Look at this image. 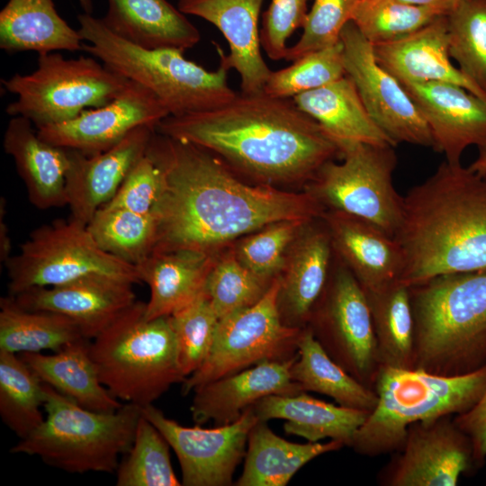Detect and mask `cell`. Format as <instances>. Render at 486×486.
<instances>
[{"label": "cell", "mask_w": 486, "mask_h": 486, "mask_svg": "<svg viewBox=\"0 0 486 486\" xmlns=\"http://www.w3.org/2000/svg\"><path fill=\"white\" fill-rule=\"evenodd\" d=\"M46 417L10 452L40 457L70 473L113 472L130 448L140 407L124 403L112 412L83 408L44 383Z\"/></svg>", "instance_id": "cell-8"}, {"label": "cell", "mask_w": 486, "mask_h": 486, "mask_svg": "<svg viewBox=\"0 0 486 486\" xmlns=\"http://www.w3.org/2000/svg\"><path fill=\"white\" fill-rule=\"evenodd\" d=\"M393 146L356 144L340 153L343 160L326 162L309 182L310 192L325 208L365 220L394 238L403 212V196L392 176Z\"/></svg>", "instance_id": "cell-11"}, {"label": "cell", "mask_w": 486, "mask_h": 486, "mask_svg": "<svg viewBox=\"0 0 486 486\" xmlns=\"http://www.w3.org/2000/svg\"><path fill=\"white\" fill-rule=\"evenodd\" d=\"M81 8L83 9V13L92 14L94 10V4L93 0H77Z\"/></svg>", "instance_id": "cell-53"}, {"label": "cell", "mask_w": 486, "mask_h": 486, "mask_svg": "<svg viewBox=\"0 0 486 486\" xmlns=\"http://www.w3.org/2000/svg\"><path fill=\"white\" fill-rule=\"evenodd\" d=\"M359 0H313L308 11L302 33L288 47L285 60L294 61L308 53L337 45L345 25Z\"/></svg>", "instance_id": "cell-46"}, {"label": "cell", "mask_w": 486, "mask_h": 486, "mask_svg": "<svg viewBox=\"0 0 486 486\" xmlns=\"http://www.w3.org/2000/svg\"><path fill=\"white\" fill-rule=\"evenodd\" d=\"M4 266L10 295L95 274L140 283L135 266L103 250L86 225L71 217L32 230Z\"/></svg>", "instance_id": "cell-10"}, {"label": "cell", "mask_w": 486, "mask_h": 486, "mask_svg": "<svg viewBox=\"0 0 486 486\" xmlns=\"http://www.w3.org/2000/svg\"><path fill=\"white\" fill-rule=\"evenodd\" d=\"M170 446L141 414L134 439L116 469L117 486H180L173 470Z\"/></svg>", "instance_id": "cell-39"}, {"label": "cell", "mask_w": 486, "mask_h": 486, "mask_svg": "<svg viewBox=\"0 0 486 486\" xmlns=\"http://www.w3.org/2000/svg\"><path fill=\"white\" fill-rule=\"evenodd\" d=\"M486 388V365L459 376L381 365L374 384L378 400L356 432L351 447L364 456L399 451L408 428L418 421L469 410Z\"/></svg>", "instance_id": "cell-5"}, {"label": "cell", "mask_w": 486, "mask_h": 486, "mask_svg": "<svg viewBox=\"0 0 486 486\" xmlns=\"http://www.w3.org/2000/svg\"><path fill=\"white\" fill-rule=\"evenodd\" d=\"M470 437L454 416L418 421L408 428L401 448L377 476L385 486H455L474 472Z\"/></svg>", "instance_id": "cell-16"}, {"label": "cell", "mask_w": 486, "mask_h": 486, "mask_svg": "<svg viewBox=\"0 0 486 486\" xmlns=\"http://www.w3.org/2000/svg\"><path fill=\"white\" fill-rule=\"evenodd\" d=\"M478 157L469 167L478 175L486 177V143L478 147Z\"/></svg>", "instance_id": "cell-52"}, {"label": "cell", "mask_w": 486, "mask_h": 486, "mask_svg": "<svg viewBox=\"0 0 486 486\" xmlns=\"http://www.w3.org/2000/svg\"><path fill=\"white\" fill-rule=\"evenodd\" d=\"M264 0H178L177 8L185 15L200 17L218 28L228 42L230 52L218 47L220 65L235 69L240 78V92L264 91L271 73L261 52L258 20Z\"/></svg>", "instance_id": "cell-21"}, {"label": "cell", "mask_w": 486, "mask_h": 486, "mask_svg": "<svg viewBox=\"0 0 486 486\" xmlns=\"http://www.w3.org/2000/svg\"><path fill=\"white\" fill-rule=\"evenodd\" d=\"M100 18L114 35L138 47L185 51L201 40L199 30L167 0H107Z\"/></svg>", "instance_id": "cell-28"}, {"label": "cell", "mask_w": 486, "mask_h": 486, "mask_svg": "<svg viewBox=\"0 0 486 486\" xmlns=\"http://www.w3.org/2000/svg\"><path fill=\"white\" fill-rule=\"evenodd\" d=\"M346 75L343 48L337 45L313 51L292 61L291 66L271 71L264 92L291 98L330 84Z\"/></svg>", "instance_id": "cell-43"}, {"label": "cell", "mask_w": 486, "mask_h": 486, "mask_svg": "<svg viewBox=\"0 0 486 486\" xmlns=\"http://www.w3.org/2000/svg\"><path fill=\"white\" fill-rule=\"evenodd\" d=\"M319 220L302 229L280 274L277 306L283 323L290 328H306L330 274L332 242L326 224Z\"/></svg>", "instance_id": "cell-23"}, {"label": "cell", "mask_w": 486, "mask_h": 486, "mask_svg": "<svg viewBox=\"0 0 486 486\" xmlns=\"http://www.w3.org/2000/svg\"><path fill=\"white\" fill-rule=\"evenodd\" d=\"M344 446L338 440L289 442L277 436L267 421L258 419L248 434L244 468L236 485L285 486L306 464Z\"/></svg>", "instance_id": "cell-33"}, {"label": "cell", "mask_w": 486, "mask_h": 486, "mask_svg": "<svg viewBox=\"0 0 486 486\" xmlns=\"http://www.w3.org/2000/svg\"><path fill=\"white\" fill-rule=\"evenodd\" d=\"M160 168L145 154L130 170L114 196L104 206L151 212L163 190Z\"/></svg>", "instance_id": "cell-47"}, {"label": "cell", "mask_w": 486, "mask_h": 486, "mask_svg": "<svg viewBox=\"0 0 486 486\" xmlns=\"http://www.w3.org/2000/svg\"><path fill=\"white\" fill-rule=\"evenodd\" d=\"M99 61L85 56L66 58L57 52L39 55L32 73L1 80L4 89L17 96L6 106V113L27 118L40 129L109 104L130 81Z\"/></svg>", "instance_id": "cell-9"}, {"label": "cell", "mask_w": 486, "mask_h": 486, "mask_svg": "<svg viewBox=\"0 0 486 486\" xmlns=\"http://www.w3.org/2000/svg\"><path fill=\"white\" fill-rule=\"evenodd\" d=\"M272 282L254 274L230 251L220 257L217 256L203 291L221 320L259 302Z\"/></svg>", "instance_id": "cell-42"}, {"label": "cell", "mask_w": 486, "mask_h": 486, "mask_svg": "<svg viewBox=\"0 0 486 486\" xmlns=\"http://www.w3.org/2000/svg\"><path fill=\"white\" fill-rule=\"evenodd\" d=\"M334 254L351 271L365 292L400 281L404 256L396 239L376 225L341 212L321 215Z\"/></svg>", "instance_id": "cell-22"}, {"label": "cell", "mask_w": 486, "mask_h": 486, "mask_svg": "<svg viewBox=\"0 0 486 486\" xmlns=\"http://www.w3.org/2000/svg\"><path fill=\"white\" fill-rule=\"evenodd\" d=\"M82 338L79 326L65 315L25 310L10 294L0 300V350L17 355L57 352Z\"/></svg>", "instance_id": "cell-35"}, {"label": "cell", "mask_w": 486, "mask_h": 486, "mask_svg": "<svg viewBox=\"0 0 486 486\" xmlns=\"http://www.w3.org/2000/svg\"><path fill=\"white\" fill-rule=\"evenodd\" d=\"M146 154L164 178L152 210L158 222L153 252L216 254L220 246L271 223L310 221L326 211L308 191L290 193L268 184H247L213 153L157 130Z\"/></svg>", "instance_id": "cell-1"}, {"label": "cell", "mask_w": 486, "mask_h": 486, "mask_svg": "<svg viewBox=\"0 0 486 486\" xmlns=\"http://www.w3.org/2000/svg\"><path fill=\"white\" fill-rule=\"evenodd\" d=\"M90 340L82 338L54 354L18 356L46 384L85 409L112 412L123 404L101 382L89 353Z\"/></svg>", "instance_id": "cell-31"}, {"label": "cell", "mask_w": 486, "mask_h": 486, "mask_svg": "<svg viewBox=\"0 0 486 486\" xmlns=\"http://www.w3.org/2000/svg\"><path fill=\"white\" fill-rule=\"evenodd\" d=\"M156 130L203 148L261 184L310 182L339 155L335 143L291 98L237 92L202 112L168 115Z\"/></svg>", "instance_id": "cell-2"}, {"label": "cell", "mask_w": 486, "mask_h": 486, "mask_svg": "<svg viewBox=\"0 0 486 486\" xmlns=\"http://www.w3.org/2000/svg\"><path fill=\"white\" fill-rule=\"evenodd\" d=\"M446 19L450 58L486 94V0H462Z\"/></svg>", "instance_id": "cell-40"}, {"label": "cell", "mask_w": 486, "mask_h": 486, "mask_svg": "<svg viewBox=\"0 0 486 486\" xmlns=\"http://www.w3.org/2000/svg\"><path fill=\"white\" fill-rule=\"evenodd\" d=\"M83 39L57 12L53 0H8L0 11V49L12 55L82 50Z\"/></svg>", "instance_id": "cell-32"}, {"label": "cell", "mask_w": 486, "mask_h": 486, "mask_svg": "<svg viewBox=\"0 0 486 486\" xmlns=\"http://www.w3.org/2000/svg\"><path fill=\"white\" fill-rule=\"evenodd\" d=\"M252 410L259 420L284 419V430L309 442L329 438L350 446L369 411L351 409L311 397L306 392L266 396Z\"/></svg>", "instance_id": "cell-30"}, {"label": "cell", "mask_w": 486, "mask_h": 486, "mask_svg": "<svg viewBox=\"0 0 486 486\" xmlns=\"http://www.w3.org/2000/svg\"><path fill=\"white\" fill-rule=\"evenodd\" d=\"M346 74L372 119L397 146L434 147L430 130L401 84L376 61L372 44L348 22L340 34Z\"/></svg>", "instance_id": "cell-15"}, {"label": "cell", "mask_w": 486, "mask_h": 486, "mask_svg": "<svg viewBox=\"0 0 486 486\" xmlns=\"http://www.w3.org/2000/svg\"><path fill=\"white\" fill-rule=\"evenodd\" d=\"M413 368L443 376L486 365V271L443 274L409 286Z\"/></svg>", "instance_id": "cell-4"}, {"label": "cell", "mask_w": 486, "mask_h": 486, "mask_svg": "<svg viewBox=\"0 0 486 486\" xmlns=\"http://www.w3.org/2000/svg\"><path fill=\"white\" fill-rule=\"evenodd\" d=\"M145 309L136 301L89 342L101 382L117 400L140 408L185 380L170 316L147 320Z\"/></svg>", "instance_id": "cell-7"}, {"label": "cell", "mask_w": 486, "mask_h": 486, "mask_svg": "<svg viewBox=\"0 0 486 486\" xmlns=\"http://www.w3.org/2000/svg\"><path fill=\"white\" fill-rule=\"evenodd\" d=\"M141 414L163 435L181 467L184 486H230L237 466L245 457L248 434L258 420L252 408L234 422L203 428L184 427L149 404Z\"/></svg>", "instance_id": "cell-14"}, {"label": "cell", "mask_w": 486, "mask_h": 486, "mask_svg": "<svg viewBox=\"0 0 486 486\" xmlns=\"http://www.w3.org/2000/svg\"><path fill=\"white\" fill-rule=\"evenodd\" d=\"M33 126L27 118L13 116L4 134V149L13 158L32 204L40 210L66 206L68 149L40 139Z\"/></svg>", "instance_id": "cell-26"}, {"label": "cell", "mask_w": 486, "mask_h": 486, "mask_svg": "<svg viewBox=\"0 0 486 486\" xmlns=\"http://www.w3.org/2000/svg\"><path fill=\"white\" fill-rule=\"evenodd\" d=\"M424 117L433 148L451 164L461 163L470 146L486 143V102L446 82L400 81Z\"/></svg>", "instance_id": "cell-19"}, {"label": "cell", "mask_w": 486, "mask_h": 486, "mask_svg": "<svg viewBox=\"0 0 486 486\" xmlns=\"http://www.w3.org/2000/svg\"><path fill=\"white\" fill-rule=\"evenodd\" d=\"M296 357L262 362L196 387L190 407L193 420L198 425L211 420L217 426L230 424L266 396L304 392L291 377Z\"/></svg>", "instance_id": "cell-24"}, {"label": "cell", "mask_w": 486, "mask_h": 486, "mask_svg": "<svg viewBox=\"0 0 486 486\" xmlns=\"http://www.w3.org/2000/svg\"><path fill=\"white\" fill-rule=\"evenodd\" d=\"M404 3L434 10L440 15L450 14L462 0H400Z\"/></svg>", "instance_id": "cell-50"}, {"label": "cell", "mask_w": 486, "mask_h": 486, "mask_svg": "<svg viewBox=\"0 0 486 486\" xmlns=\"http://www.w3.org/2000/svg\"><path fill=\"white\" fill-rule=\"evenodd\" d=\"M364 292L381 365L413 368L414 320L409 286L397 281Z\"/></svg>", "instance_id": "cell-36"}, {"label": "cell", "mask_w": 486, "mask_h": 486, "mask_svg": "<svg viewBox=\"0 0 486 486\" xmlns=\"http://www.w3.org/2000/svg\"><path fill=\"white\" fill-rule=\"evenodd\" d=\"M394 238L404 256L400 282L486 271V177L443 161L403 196Z\"/></svg>", "instance_id": "cell-3"}, {"label": "cell", "mask_w": 486, "mask_h": 486, "mask_svg": "<svg viewBox=\"0 0 486 486\" xmlns=\"http://www.w3.org/2000/svg\"><path fill=\"white\" fill-rule=\"evenodd\" d=\"M134 284L107 276L88 275L55 286L33 287L12 295L29 310L65 315L92 340L137 300Z\"/></svg>", "instance_id": "cell-18"}, {"label": "cell", "mask_w": 486, "mask_h": 486, "mask_svg": "<svg viewBox=\"0 0 486 486\" xmlns=\"http://www.w3.org/2000/svg\"><path fill=\"white\" fill-rule=\"evenodd\" d=\"M82 50L108 68L151 91L169 115L180 116L218 108L237 92L228 82L229 70L220 65L210 71L184 57L178 49L148 50L114 35L100 18L77 15Z\"/></svg>", "instance_id": "cell-6"}, {"label": "cell", "mask_w": 486, "mask_h": 486, "mask_svg": "<svg viewBox=\"0 0 486 486\" xmlns=\"http://www.w3.org/2000/svg\"><path fill=\"white\" fill-rule=\"evenodd\" d=\"M168 115L151 91L130 81L109 104L37 131L40 139L52 145L93 156L114 147L139 126L157 127Z\"/></svg>", "instance_id": "cell-17"}, {"label": "cell", "mask_w": 486, "mask_h": 486, "mask_svg": "<svg viewBox=\"0 0 486 486\" xmlns=\"http://www.w3.org/2000/svg\"><path fill=\"white\" fill-rule=\"evenodd\" d=\"M44 382L17 354L0 350V416L20 439L44 420Z\"/></svg>", "instance_id": "cell-37"}, {"label": "cell", "mask_w": 486, "mask_h": 486, "mask_svg": "<svg viewBox=\"0 0 486 486\" xmlns=\"http://www.w3.org/2000/svg\"><path fill=\"white\" fill-rule=\"evenodd\" d=\"M280 283L279 274L259 302L220 320L207 359L182 382L183 395L259 363L285 361L296 356L303 328L283 323L277 306Z\"/></svg>", "instance_id": "cell-12"}, {"label": "cell", "mask_w": 486, "mask_h": 486, "mask_svg": "<svg viewBox=\"0 0 486 486\" xmlns=\"http://www.w3.org/2000/svg\"><path fill=\"white\" fill-rule=\"evenodd\" d=\"M86 227L103 250L133 266L150 256L156 246L158 222L152 212L103 206Z\"/></svg>", "instance_id": "cell-38"}, {"label": "cell", "mask_w": 486, "mask_h": 486, "mask_svg": "<svg viewBox=\"0 0 486 486\" xmlns=\"http://www.w3.org/2000/svg\"><path fill=\"white\" fill-rule=\"evenodd\" d=\"M0 259L1 262H4L11 256V238L8 236V230L4 220H3V214L0 215Z\"/></svg>", "instance_id": "cell-51"}, {"label": "cell", "mask_w": 486, "mask_h": 486, "mask_svg": "<svg viewBox=\"0 0 486 486\" xmlns=\"http://www.w3.org/2000/svg\"><path fill=\"white\" fill-rule=\"evenodd\" d=\"M439 15L434 10L400 0H359L351 22L374 45L403 38Z\"/></svg>", "instance_id": "cell-41"}, {"label": "cell", "mask_w": 486, "mask_h": 486, "mask_svg": "<svg viewBox=\"0 0 486 486\" xmlns=\"http://www.w3.org/2000/svg\"><path fill=\"white\" fill-rule=\"evenodd\" d=\"M291 377L302 391L327 395L344 407L371 412L378 400L375 391L336 363L308 328L301 332Z\"/></svg>", "instance_id": "cell-34"}, {"label": "cell", "mask_w": 486, "mask_h": 486, "mask_svg": "<svg viewBox=\"0 0 486 486\" xmlns=\"http://www.w3.org/2000/svg\"><path fill=\"white\" fill-rule=\"evenodd\" d=\"M307 3L308 0H271L263 14L260 29L261 47L270 59L285 58L288 39L304 24Z\"/></svg>", "instance_id": "cell-48"}, {"label": "cell", "mask_w": 486, "mask_h": 486, "mask_svg": "<svg viewBox=\"0 0 486 486\" xmlns=\"http://www.w3.org/2000/svg\"><path fill=\"white\" fill-rule=\"evenodd\" d=\"M337 259L306 328L336 363L374 390L381 362L367 298L351 271Z\"/></svg>", "instance_id": "cell-13"}, {"label": "cell", "mask_w": 486, "mask_h": 486, "mask_svg": "<svg viewBox=\"0 0 486 486\" xmlns=\"http://www.w3.org/2000/svg\"><path fill=\"white\" fill-rule=\"evenodd\" d=\"M170 318L176 339L180 368L186 379L207 359L215 340L220 319L204 291Z\"/></svg>", "instance_id": "cell-44"}, {"label": "cell", "mask_w": 486, "mask_h": 486, "mask_svg": "<svg viewBox=\"0 0 486 486\" xmlns=\"http://www.w3.org/2000/svg\"><path fill=\"white\" fill-rule=\"evenodd\" d=\"M486 484V483H485Z\"/></svg>", "instance_id": "cell-54"}, {"label": "cell", "mask_w": 486, "mask_h": 486, "mask_svg": "<svg viewBox=\"0 0 486 486\" xmlns=\"http://www.w3.org/2000/svg\"><path fill=\"white\" fill-rule=\"evenodd\" d=\"M156 126L141 125L102 153L86 156L68 149L67 205L71 218L87 225L94 213L116 194L134 165L146 154Z\"/></svg>", "instance_id": "cell-20"}, {"label": "cell", "mask_w": 486, "mask_h": 486, "mask_svg": "<svg viewBox=\"0 0 486 486\" xmlns=\"http://www.w3.org/2000/svg\"><path fill=\"white\" fill-rule=\"evenodd\" d=\"M335 143L340 153L356 144L393 146L365 108L354 81L339 79L292 98Z\"/></svg>", "instance_id": "cell-27"}, {"label": "cell", "mask_w": 486, "mask_h": 486, "mask_svg": "<svg viewBox=\"0 0 486 486\" xmlns=\"http://www.w3.org/2000/svg\"><path fill=\"white\" fill-rule=\"evenodd\" d=\"M216 258V254L194 250L153 252L135 266L140 282L150 289L145 318L171 316L194 301Z\"/></svg>", "instance_id": "cell-29"}, {"label": "cell", "mask_w": 486, "mask_h": 486, "mask_svg": "<svg viewBox=\"0 0 486 486\" xmlns=\"http://www.w3.org/2000/svg\"><path fill=\"white\" fill-rule=\"evenodd\" d=\"M310 221L285 220L271 223L241 239L233 252L254 274L273 281L284 268L287 250L302 229Z\"/></svg>", "instance_id": "cell-45"}, {"label": "cell", "mask_w": 486, "mask_h": 486, "mask_svg": "<svg viewBox=\"0 0 486 486\" xmlns=\"http://www.w3.org/2000/svg\"><path fill=\"white\" fill-rule=\"evenodd\" d=\"M454 420L471 439L475 470L482 468L486 462V388L475 405L454 416Z\"/></svg>", "instance_id": "cell-49"}, {"label": "cell", "mask_w": 486, "mask_h": 486, "mask_svg": "<svg viewBox=\"0 0 486 486\" xmlns=\"http://www.w3.org/2000/svg\"><path fill=\"white\" fill-rule=\"evenodd\" d=\"M372 46L378 64L399 82L454 84L486 102V94L451 61L446 15L397 40Z\"/></svg>", "instance_id": "cell-25"}]
</instances>
